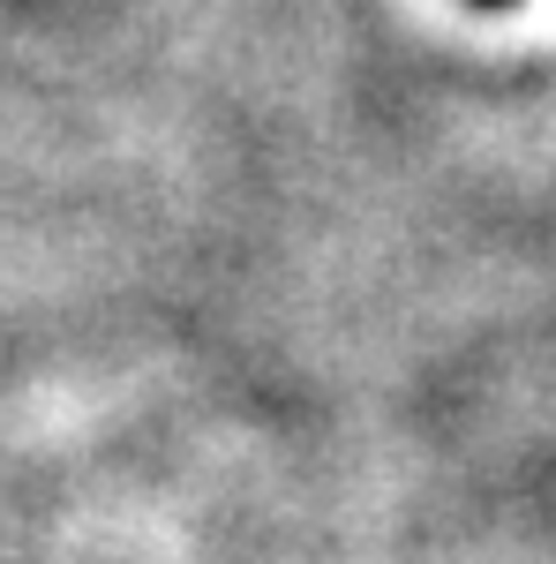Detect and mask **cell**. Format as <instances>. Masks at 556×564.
<instances>
[{"mask_svg":"<svg viewBox=\"0 0 556 564\" xmlns=\"http://www.w3.org/2000/svg\"><path fill=\"white\" fill-rule=\"evenodd\" d=\"M473 8H519V0H473Z\"/></svg>","mask_w":556,"mask_h":564,"instance_id":"cell-1","label":"cell"}]
</instances>
